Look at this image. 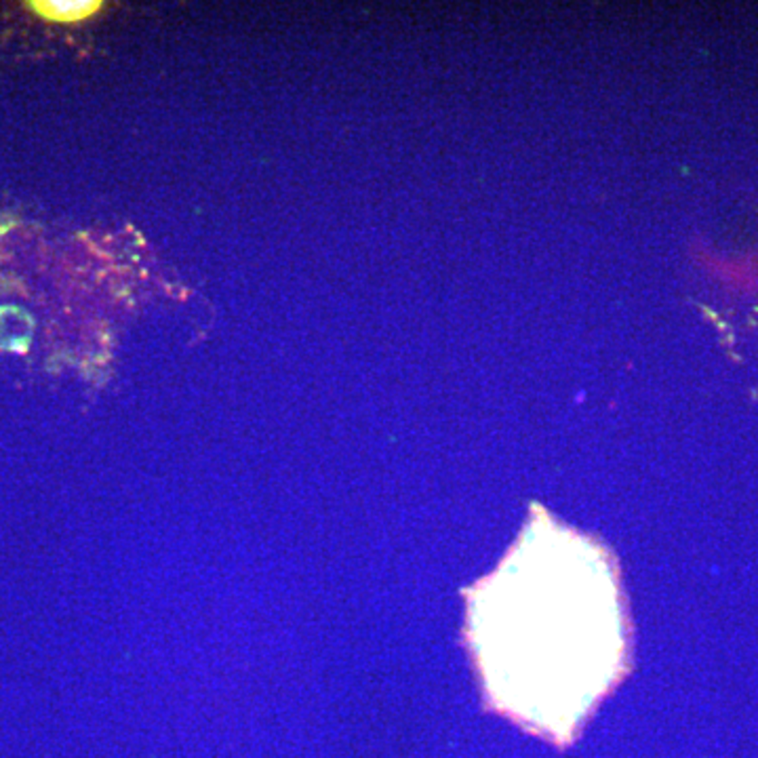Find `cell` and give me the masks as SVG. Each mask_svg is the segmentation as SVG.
<instances>
[{
	"label": "cell",
	"instance_id": "cell-1",
	"mask_svg": "<svg viewBox=\"0 0 758 758\" xmlns=\"http://www.w3.org/2000/svg\"><path fill=\"white\" fill-rule=\"evenodd\" d=\"M474 649L491 699L552 735L571 734L622 675L616 575L592 541L535 519L474 590Z\"/></svg>",
	"mask_w": 758,
	"mask_h": 758
},
{
	"label": "cell",
	"instance_id": "cell-2",
	"mask_svg": "<svg viewBox=\"0 0 758 758\" xmlns=\"http://www.w3.org/2000/svg\"><path fill=\"white\" fill-rule=\"evenodd\" d=\"M32 6L43 17L53 22H81V19L93 15L100 9L95 0H47V3H32Z\"/></svg>",
	"mask_w": 758,
	"mask_h": 758
}]
</instances>
